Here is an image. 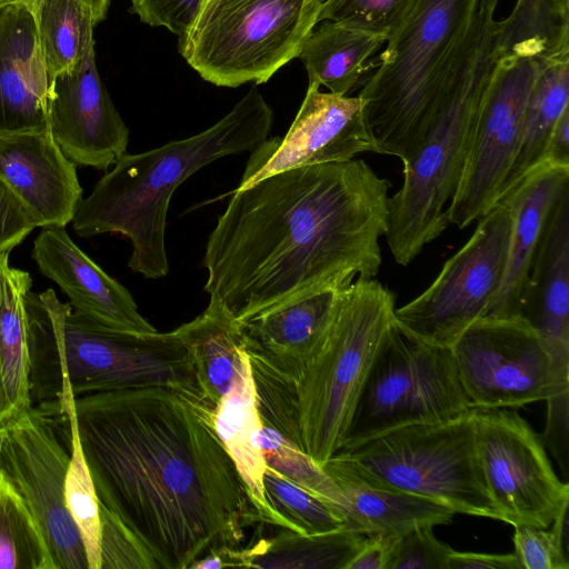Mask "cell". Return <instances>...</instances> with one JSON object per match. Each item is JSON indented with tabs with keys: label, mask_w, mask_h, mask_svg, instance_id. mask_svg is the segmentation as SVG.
Listing matches in <instances>:
<instances>
[{
	"label": "cell",
	"mask_w": 569,
	"mask_h": 569,
	"mask_svg": "<svg viewBox=\"0 0 569 569\" xmlns=\"http://www.w3.org/2000/svg\"><path fill=\"white\" fill-rule=\"evenodd\" d=\"M396 296L359 279L343 289L333 317L295 379L301 445L321 468L338 452L373 363L396 325Z\"/></svg>",
	"instance_id": "obj_7"
},
{
	"label": "cell",
	"mask_w": 569,
	"mask_h": 569,
	"mask_svg": "<svg viewBox=\"0 0 569 569\" xmlns=\"http://www.w3.org/2000/svg\"><path fill=\"white\" fill-rule=\"evenodd\" d=\"M477 221L472 236L443 263L432 283L396 308L401 330L423 342L450 348L471 323L486 316L503 279L510 209L497 203Z\"/></svg>",
	"instance_id": "obj_12"
},
{
	"label": "cell",
	"mask_w": 569,
	"mask_h": 569,
	"mask_svg": "<svg viewBox=\"0 0 569 569\" xmlns=\"http://www.w3.org/2000/svg\"><path fill=\"white\" fill-rule=\"evenodd\" d=\"M263 487L269 505L287 522L289 530L315 535L347 525L345 518L331 506L268 466L263 475Z\"/></svg>",
	"instance_id": "obj_35"
},
{
	"label": "cell",
	"mask_w": 569,
	"mask_h": 569,
	"mask_svg": "<svg viewBox=\"0 0 569 569\" xmlns=\"http://www.w3.org/2000/svg\"><path fill=\"white\" fill-rule=\"evenodd\" d=\"M387 37L346 22L325 20L305 41L298 58L308 83L325 86L329 92L347 96L357 87L367 63Z\"/></svg>",
	"instance_id": "obj_28"
},
{
	"label": "cell",
	"mask_w": 569,
	"mask_h": 569,
	"mask_svg": "<svg viewBox=\"0 0 569 569\" xmlns=\"http://www.w3.org/2000/svg\"><path fill=\"white\" fill-rule=\"evenodd\" d=\"M569 109V59L543 61L531 89L520 142L497 202L545 160L552 130Z\"/></svg>",
	"instance_id": "obj_29"
},
{
	"label": "cell",
	"mask_w": 569,
	"mask_h": 569,
	"mask_svg": "<svg viewBox=\"0 0 569 569\" xmlns=\"http://www.w3.org/2000/svg\"><path fill=\"white\" fill-rule=\"evenodd\" d=\"M543 161L569 167V109L561 114L552 130Z\"/></svg>",
	"instance_id": "obj_46"
},
{
	"label": "cell",
	"mask_w": 569,
	"mask_h": 569,
	"mask_svg": "<svg viewBox=\"0 0 569 569\" xmlns=\"http://www.w3.org/2000/svg\"><path fill=\"white\" fill-rule=\"evenodd\" d=\"M204 0H131L130 11L151 27H163L176 36L187 32Z\"/></svg>",
	"instance_id": "obj_41"
},
{
	"label": "cell",
	"mask_w": 569,
	"mask_h": 569,
	"mask_svg": "<svg viewBox=\"0 0 569 569\" xmlns=\"http://www.w3.org/2000/svg\"><path fill=\"white\" fill-rule=\"evenodd\" d=\"M89 10L94 24L102 21L108 12L111 0H80Z\"/></svg>",
	"instance_id": "obj_48"
},
{
	"label": "cell",
	"mask_w": 569,
	"mask_h": 569,
	"mask_svg": "<svg viewBox=\"0 0 569 569\" xmlns=\"http://www.w3.org/2000/svg\"><path fill=\"white\" fill-rule=\"evenodd\" d=\"M206 1V0H204Z\"/></svg>",
	"instance_id": "obj_51"
},
{
	"label": "cell",
	"mask_w": 569,
	"mask_h": 569,
	"mask_svg": "<svg viewBox=\"0 0 569 569\" xmlns=\"http://www.w3.org/2000/svg\"><path fill=\"white\" fill-rule=\"evenodd\" d=\"M389 188L365 160L351 159L232 190L207 241L203 290L242 322L293 298L376 278Z\"/></svg>",
	"instance_id": "obj_2"
},
{
	"label": "cell",
	"mask_w": 569,
	"mask_h": 569,
	"mask_svg": "<svg viewBox=\"0 0 569 569\" xmlns=\"http://www.w3.org/2000/svg\"><path fill=\"white\" fill-rule=\"evenodd\" d=\"M568 508L569 503L566 505L558 516L552 521L551 531L558 538L565 550L568 552L569 549V530H568Z\"/></svg>",
	"instance_id": "obj_47"
},
{
	"label": "cell",
	"mask_w": 569,
	"mask_h": 569,
	"mask_svg": "<svg viewBox=\"0 0 569 569\" xmlns=\"http://www.w3.org/2000/svg\"><path fill=\"white\" fill-rule=\"evenodd\" d=\"M1 471L39 526L56 569H89L81 535L67 508L70 460L58 419L36 406L6 426Z\"/></svg>",
	"instance_id": "obj_14"
},
{
	"label": "cell",
	"mask_w": 569,
	"mask_h": 569,
	"mask_svg": "<svg viewBox=\"0 0 569 569\" xmlns=\"http://www.w3.org/2000/svg\"><path fill=\"white\" fill-rule=\"evenodd\" d=\"M322 0H206L179 37L186 62L206 81L236 88L267 82L298 58Z\"/></svg>",
	"instance_id": "obj_8"
},
{
	"label": "cell",
	"mask_w": 569,
	"mask_h": 569,
	"mask_svg": "<svg viewBox=\"0 0 569 569\" xmlns=\"http://www.w3.org/2000/svg\"><path fill=\"white\" fill-rule=\"evenodd\" d=\"M322 469L340 492L339 511L347 525L367 536L398 537L417 527L447 525L456 515L439 502L363 477L339 453Z\"/></svg>",
	"instance_id": "obj_22"
},
{
	"label": "cell",
	"mask_w": 569,
	"mask_h": 569,
	"mask_svg": "<svg viewBox=\"0 0 569 569\" xmlns=\"http://www.w3.org/2000/svg\"><path fill=\"white\" fill-rule=\"evenodd\" d=\"M44 1L46 0H0V8L7 6L21 7L30 11L36 18Z\"/></svg>",
	"instance_id": "obj_49"
},
{
	"label": "cell",
	"mask_w": 569,
	"mask_h": 569,
	"mask_svg": "<svg viewBox=\"0 0 569 569\" xmlns=\"http://www.w3.org/2000/svg\"><path fill=\"white\" fill-rule=\"evenodd\" d=\"M521 317L569 362V188L549 214Z\"/></svg>",
	"instance_id": "obj_24"
},
{
	"label": "cell",
	"mask_w": 569,
	"mask_h": 569,
	"mask_svg": "<svg viewBox=\"0 0 569 569\" xmlns=\"http://www.w3.org/2000/svg\"><path fill=\"white\" fill-rule=\"evenodd\" d=\"M451 349L423 342L396 325L360 396L341 449L389 430L468 413Z\"/></svg>",
	"instance_id": "obj_10"
},
{
	"label": "cell",
	"mask_w": 569,
	"mask_h": 569,
	"mask_svg": "<svg viewBox=\"0 0 569 569\" xmlns=\"http://www.w3.org/2000/svg\"><path fill=\"white\" fill-rule=\"evenodd\" d=\"M419 0H322L318 21H339L393 36Z\"/></svg>",
	"instance_id": "obj_37"
},
{
	"label": "cell",
	"mask_w": 569,
	"mask_h": 569,
	"mask_svg": "<svg viewBox=\"0 0 569 569\" xmlns=\"http://www.w3.org/2000/svg\"><path fill=\"white\" fill-rule=\"evenodd\" d=\"M93 28L87 30L74 69L52 81L48 119L54 141L71 161L107 170L126 154L129 128L100 79Z\"/></svg>",
	"instance_id": "obj_17"
},
{
	"label": "cell",
	"mask_w": 569,
	"mask_h": 569,
	"mask_svg": "<svg viewBox=\"0 0 569 569\" xmlns=\"http://www.w3.org/2000/svg\"><path fill=\"white\" fill-rule=\"evenodd\" d=\"M499 0H479L468 50L440 111L412 156L403 182L389 198L387 242L396 262L408 266L449 226L447 207L459 183L496 64Z\"/></svg>",
	"instance_id": "obj_5"
},
{
	"label": "cell",
	"mask_w": 569,
	"mask_h": 569,
	"mask_svg": "<svg viewBox=\"0 0 569 569\" xmlns=\"http://www.w3.org/2000/svg\"><path fill=\"white\" fill-rule=\"evenodd\" d=\"M343 289H322L239 322L244 348L293 380L327 330Z\"/></svg>",
	"instance_id": "obj_23"
},
{
	"label": "cell",
	"mask_w": 569,
	"mask_h": 569,
	"mask_svg": "<svg viewBox=\"0 0 569 569\" xmlns=\"http://www.w3.org/2000/svg\"><path fill=\"white\" fill-rule=\"evenodd\" d=\"M479 0H419L359 97L376 153L402 162L437 118L468 50Z\"/></svg>",
	"instance_id": "obj_6"
},
{
	"label": "cell",
	"mask_w": 569,
	"mask_h": 569,
	"mask_svg": "<svg viewBox=\"0 0 569 569\" xmlns=\"http://www.w3.org/2000/svg\"><path fill=\"white\" fill-rule=\"evenodd\" d=\"M74 409L99 503L153 569H189L238 548L244 528L258 522L203 402L142 387L80 396Z\"/></svg>",
	"instance_id": "obj_1"
},
{
	"label": "cell",
	"mask_w": 569,
	"mask_h": 569,
	"mask_svg": "<svg viewBox=\"0 0 569 569\" xmlns=\"http://www.w3.org/2000/svg\"><path fill=\"white\" fill-rule=\"evenodd\" d=\"M29 272L0 254V427L31 408L30 342L26 299L31 290Z\"/></svg>",
	"instance_id": "obj_26"
},
{
	"label": "cell",
	"mask_w": 569,
	"mask_h": 569,
	"mask_svg": "<svg viewBox=\"0 0 569 569\" xmlns=\"http://www.w3.org/2000/svg\"><path fill=\"white\" fill-rule=\"evenodd\" d=\"M499 22L502 54L541 61L569 59V0H517Z\"/></svg>",
	"instance_id": "obj_31"
},
{
	"label": "cell",
	"mask_w": 569,
	"mask_h": 569,
	"mask_svg": "<svg viewBox=\"0 0 569 569\" xmlns=\"http://www.w3.org/2000/svg\"><path fill=\"white\" fill-rule=\"evenodd\" d=\"M216 431L233 461L259 523L289 529L269 505L263 487L266 461L259 442L261 419L248 352L229 391L213 410Z\"/></svg>",
	"instance_id": "obj_25"
},
{
	"label": "cell",
	"mask_w": 569,
	"mask_h": 569,
	"mask_svg": "<svg viewBox=\"0 0 569 569\" xmlns=\"http://www.w3.org/2000/svg\"><path fill=\"white\" fill-rule=\"evenodd\" d=\"M512 540L522 569L569 568V553L551 530L515 526Z\"/></svg>",
	"instance_id": "obj_40"
},
{
	"label": "cell",
	"mask_w": 569,
	"mask_h": 569,
	"mask_svg": "<svg viewBox=\"0 0 569 569\" xmlns=\"http://www.w3.org/2000/svg\"><path fill=\"white\" fill-rule=\"evenodd\" d=\"M450 349L472 409L517 408L569 390V362L523 317H482Z\"/></svg>",
	"instance_id": "obj_11"
},
{
	"label": "cell",
	"mask_w": 569,
	"mask_h": 569,
	"mask_svg": "<svg viewBox=\"0 0 569 569\" xmlns=\"http://www.w3.org/2000/svg\"><path fill=\"white\" fill-rule=\"evenodd\" d=\"M431 526L411 529L395 538L387 569H449L451 548Z\"/></svg>",
	"instance_id": "obj_38"
},
{
	"label": "cell",
	"mask_w": 569,
	"mask_h": 569,
	"mask_svg": "<svg viewBox=\"0 0 569 569\" xmlns=\"http://www.w3.org/2000/svg\"><path fill=\"white\" fill-rule=\"evenodd\" d=\"M34 228L32 217L0 180V254L10 253Z\"/></svg>",
	"instance_id": "obj_42"
},
{
	"label": "cell",
	"mask_w": 569,
	"mask_h": 569,
	"mask_svg": "<svg viewBox=\"0 0 569 569\" xmlns=\"http://www.w3.org/2000/svg\"><path fill=\"white\" fill-rule=\"evenodd\" d=\"M367 537L350 525L315 535L284 529L269 540L239 550L240 567L346 569Z\"/></svg>",
	"instance_id": "obj_30"
},
{
	"label": "cell",
	"mask_w": 569,
	"mask_h": 569,
	"mask_svg": "<svg viewBox=\"0 0 569 569\" xmlns=\"http://www.w3.org/2000/svg\"><path fill=\"white\" fill-rule=\"evenodd\" d=\"M0 180L37 227H66L82 201L77 164L50 130L0 137Z\"/></svg>",
	"instance_id": "obj_19"
},
{
	"label": "cell",
	"mask_w": 569,
	"mask_h": 569,
	"mask_svg": "<svg viewBox=\"0 0 569 569\" xmlns=\"http://www.w3.org/2000/svg\"><path fill=\"white\" fill-rule=\"evenodd\" d=\"M99 510L100 569H153L149 557L122 523L100 503Z\"/></svg>",
	"instance_id": "obj_39"
},
{
	"label": "cell",
	"mask_w": 569,
	"mask_h": 569,
	"mask_svg": "<svg viewBox=\"0 0 569 569\" xmlns=\"http://www.w3.org/2000/svg\"><path fill=\"white\" fill-rule=\"evenodd\" d=\"M6 430H7L6 426L0 427V472H1V451H2L3 440L6 437Z\"/></svg>",
	"instance_id": "obj_50"
},
{
	"label": "cell",
	"mask_w": 569,
	"mask_h": 569,
	"mask_svg": "<svg viewBox=\"0 0 569 569\" xmlns=\"http://www.w3.org/2000/svg\"><path fill=\"white\" fill-rule=\"evenodd\" d=\"M569 390L553 396L547 402V422L540 437L562 468L568 470V410Z\"/></svg>",
	"instance_id": "obj_43"
},
{
	"label": "cell",
	"mask_w": 569,
	"mask_h": 569,
	"mask_svg": "<svg viewBox=\"0 0 569 569\" xmlns=\"http://www.w3.org/2000/svg\"><path fill=\"white\" fill-rule=\"evenodd\" d=\"M308 83L303 101L283 137H269L250 151L236 190L300 167L343 162L376 152L361 98L321 92Z\"/></svg>",
	"instance_id": "obj_16"
},
{
	"label": "cell",
	"mask_w": 569,
	"mask_h": 569,
	"mask_svg": "<svg viewBox=\"0 0 569 569\" xmlns=\"http://www.w3.org/2000/svg\"><path fill=\"white\" fill-rule=\"evenodd\" d=\"M58 418L67 427L70 460L66 475L64 497L67 508L81 535L89 569H100V510L92 477L87 465L74 409V397L62 401Z\"/></svg>",
	"instance_id": "obj_32"
},
{
	"label": "cell",
	"mask_w": 569,
	"mask_h": 569,
	"mask_svg": "<svg viewBox=\"0 0 569 569\" xmlns=\"http://www.w3.org/2000/svg\"><path fill=\"white\" fill-rule=\"evenodd\" d=\"M259 442L268 467L340 513L341 497L337 486L309 455L282 437L276 429L262 422Z\"/></svg>",
	"instance_id": "obj_36"
},
{
	"label": "cell",
	"mask_w": 569,
	"mask_h": 569,
	"mask_svg": "<svg viewBox=\"0 0 569 569\" xmlns=\"http://www.w3.org/2000/svg\"><path fill=\"white\" fill-rule=\"evenodd\" d=\"M336 453L377 483L456 513L500 520L479 462L473 409L448 421L399 427Z\"/></svg>",
	"instance_id": "obj_9"
},
{
	"label": "cell",
	"mask_w": 569,
	"mask_h": 569,
	"mask_svg": "<svg viewBox=\"0 0 569 569\" xmlns=\"http://www.w3.org/2000/svg\"><path fill=\"white\" fill-rule=\"evenodd\" d=\"M273 111L256 86L214 124L158 148L123 154L82 199L72 220L80 237L120 233L132 244L128 267L146 279L169 273L167 214L176 189L211 162L251 151L272 129Z\"/></svg>",
	"instance_id": "obj_3"
},
{
	"label": "cell",
	"mask_w": 569,
	"mask_h": 569,
	"mask_svg": "<svg viewBox=\"0 0 569 569\" xmlns=\"http://www.w3.org/2000/svg\"><path fill=\"white\" fill-rule=\"evenodd\" d=\"M26 308L31 406L142 387H167L208 406L189 352L173 331L134 335L106 329L77 315L52 289L30 290Z\"/></svg>",
	"instance_id": "obj_4"
},
{
	"label": "cell",
	"mask_w": 569,
	"mask_h": 569,
	"mask_svg": "<svg viewBox=\"0 0 569 569\" xmlns=\"http://www.w3.org/2000/svg\"><path fill=\"white\" fill-rule=\"evenodd\" d=\"M193 363L203 400L213 411L231 388L246 353L239 322L217 300L173 330Z\"/></svg>",
	"instance_id": "obj_27"
},
{
	"label": "cell",
	"mask_w": 569,
	"mask_h": 569,
	"mask_svg": "<svg viewBox=\"0 0 569 569\" xmlns=\"http://www.w3.org/2000/svg\"><path fill=\"white\" fill-rule=\"evenodd\" d=\"M568 188L569 167L543 161L498 202L510 209V238L503 279L485 317H521L549 214Z\"/></svg>",
	"instance_id": "obj_21"
},
{
	"label": "cell",
	"mask_w": 569,
	"mask_h": 569,
	"mask_svg": "<svg viewBox=\"0 0 569 569\" xmlns=\"http://www.w3.org/2000/svg\"><path fill=\"white\" fill-rule=\"evenodd\" d=\"M50 83L77 66L87 30L96 24L80 0H46L36 16Z\"/></svg>",
	"instance_id": "obj_33"
},
{
	"label": "cell",
	"mask_w": 569,
	"mask_h": 569,
	"mask_svg": "<svg viewBox=\"0 0 569 569\" xmlns=\"http://www.w3.org/2000/svg\"><path fill=\"white\" fill-rule=\"evenodd\" d=\"M395 538L368 536L346 569H387Z\"/></svg>",
	"instance_id": "obj_45"
},
{
	"label": "cell",
	"mask_w": 569,
	"mask_h": 569,
	"mask_svg": "<svg viewBox=\"0 0 569 569\" xmlns=\"http://www.w3.org/2000/svg\"><path fill=\"white\" fill-rule=\"evenodd\" d=\"M32 258L41 273L60 287L72 310L82 318L119 332H158L141 316L129 290L84 253L66 227L42 228L34 240Z\"/></svg>",
	"instance_id": "obj_18"
},
{
	"label": "cell",
	"mask_w": 569,
	"mask_h": 569,
	"mask_svg": "<svg viewBox=\"0 0 569 569\" xmlns=\"http://www.w3.org/2000/svg\"><path fill=\"white\" fill-rule=\"evenodd\" d=\"M542 63L531 57L499 58L459 183L446 210L449 224L465 229L496 204L520 142L528 99Z\"/></svg>",
	"instance_id": "obj_15"
},
{
	"label": "cell",
	"mask_w": 569,
	"mask_h": 569,
	"mask_svg": "<svg viewBox=\"0 0 569 569\" xmlns=\"http://www.w3.org/2000/svg\"><path fill=\"white\" fill-rule=\"evenodd\" d=\"M0 569H56L26 502L0 472Z\"/></svg>",
	"instance_id": "obj_34"
},
{
	"label": "cell",
	"mask_w": 569,
	"mask_h": 569,
	"mask_svg": "<svg viewBox=\"0 0 569 569\" xmlns=\"http://www.w3.org/2000/svg\"><path fill=\"white\" fill-rule=\"evenodd\" d=\"M449 569H522L515 553L495 555L451 550Z\"/></svg>",
	"instance_id": "obj_44"
},
{
	"label": "cell",
	"mask_w": 569,
	"mask_h": 569,
	"mask_svg": "<svg viewBox=\"0 0 569 569\" xmlns=\"http://www.w3.org/2000/svg\"><path fill=\"white\" fill-rule=\"evenodd\" d=\"M51 83L34 16L0 8V137L49 129Z\"/></svg>",
	"instance_id": "obj_20"
},
{
	"label": "cell",
	"mask_w": 569,
	"mask_h": 569,
	"mask_svg": "<svg viewBox=\"0 0 569 569\" xmlns=\"http://www.w3.org/2000/svg\"><path fill=\"white\" fill-rule=\"evenodd\" d=\"M479 462L500 521L547 529L569 503L540 437L515 410L473 409Z\"/></svg>",
	"instance_id": "obj_13"
}]
</instances>
